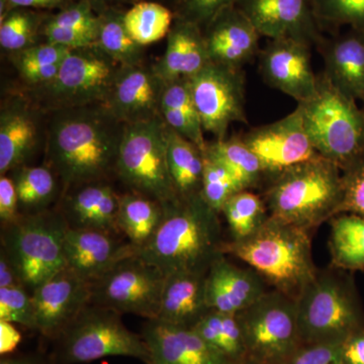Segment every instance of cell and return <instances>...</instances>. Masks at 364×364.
Returning <instances> with one entry per match:
<instances>
[{
    "label": "cell",
    "instance_id": "6da1fadb",
    "mask_svg": "<svg viewBox=\"0 0 364 364\" xmlns=\"http://www.w3.org/2000/svg\"><path fill=\"white\" fill-rule=\"evenodd\" d=\"M46 164L64 191L105 181L116 171L124 124L104 105L52 112Z\"/></svg>",
    "mask_w": 364,
    "mask_h": 364
},
{
    "label": "cell",
    "instance_id": "7a4b0ae2",
    "mask_svg": "<svg viewBox=\"0 0 364 364\" xmlns=\"http://www.w3.org/2000/svg\"><path fill=\"white\" fill-rule=\"evenodd\" d=\"M219 213L198 195L178 198L163 205L156 232L136 255L165 274L176 272H208L223 254Z\"/></svg>",
    "mask_w": 364,
    "mask_h": 364
},
{
    "label": "cell",
    "instance_id": "3957f363",
    "mask_svg": "<svg viewBox=\"0 0 364 364\" xmlns=\"http://www.w3.org/2000/svg\"><path fill=\"white\" fill-rule=\"evenodd\" d=\"M223 253L244 261L277 291L294 299L318 274L308 231L270 215L247 238L224 243Z\"/></svg>",
    "mask_w": 364,
    "mask_h": 364
},
{
    "label": "cell",
    "instance_id": "277c9868",
    "mask_svg": "<svg viewBox=\"0 0 364 364\" xmlns=\"http://www.w3.org/2000/svg\"><path fill=\"white\" fill-rule=\"evenodd\" d=\"M265 191L268 215L306 231L341 214L342 170L322 156L272 177Z\"/></svg>",
    "mask_w": 364,
    "mask_h": 364
},
{
    "label": "cell",
    "instance_id": "5b68a950",
    "mask_svg": "<svg viewBox=\"0 0 364 364\" xmlns=\"http://www.w3.org/2000/svg\"><path fill=\"white\" fill-rule=\"evenodd\" d=\"M318 154L344 169L364 153V112L325 74L312 97L298 104Z\"/></svg>",
    "mask_w": 364,
    "mask_h": 364
},
{
    "label": "cell",
    "instance_id": "8992f818",
    "mask_svg": "<svg viewBox=\"0 0 364 364\" xmlns=\"http://www.w3.org/2000/svg\"><path fill=\"white\" fill-rule=\"evenodd\" d=\"M68 225L61 210L21 214L1 227V245L18 268L31 294L67 267L65 235Z\"/></svg>",
    "mask_w": 364,
    "mask_h": 364
},
{
    "label": "cell",
    "instance_id": "52a82bcc",
    "mask_svg": "<svg viewBox=\"0 0 364 364\" xmlns=\"http://www.w3.org/2000/svg\"><path fill=\"white\" fill-rule=\"evenodd\" d=\"M55 364L91 363L109 356H127L148 364L151 354L142 335L129 330L121 314L90 304L54 340Z\"/></svg>",
    "mask_w": 364,
    "mask_h": 364
},
{
    "label": "cell",
    "instance_id": "ba28073f",
    "mask_svg": "<svg viewBox=\"0 0 364 364\" xmlns=\"http://www.w3.org/2000/svg\"><path fill=\"white\" fill-rule=\"evenodd\" d=\"M296 301L303 344H341L364 329V315L353 287L336 274L318 273Z\"/></svg>",
    "mask_w": 364,
    "mask_h": 364
},
{
    "label": "cell",
    "instance_id": "9c48e42d",
    "mask_svg": "<svg viewBox=\"0 0 364 364\" xmlns=\"http://www.w3.org/2000/svg\"><path fill=\"white\" fill-rule=\"evenodd\" d=\"M116 172L130 191L166 205L178 198L168 167L167 124L161 114L124 124Z\"/></svg>",
    "mask_w": 364,
    "mask_h": 364
},
{
    "label": "cell",
    "instance_id": "30bf717a",
    "mask_svg": "<svg viewBox=\"0 0 364 364\" xmlns=\"http://www.w3.org/2000/svg\"><path fill=\"white\" fill-rule=\"evenodd\" d=\"M247 358L260 364H282L303 345L296 299L267 291L237 314Z\"/></svg>",
    "mask_w": 364,
    "mask_h": 364
},
{
    "label": "cell",
    "instance_id": "8fae6325",
    "mask_svg": "<svg viewBox=\"0 0 364 364\" xmlns=\"http://www.w3.org/2000/svg\"><path fill=\"white\" fill-rule=\"evenodd\" d=\"M121 67L95 45L71 50L56 77L36 87L40 104L51 112L104 105Z\"/></svg>",
    "mask_w": 364,
    "mask_h": 364
},
{
    "label": "cell",
    "instance_id": "7c38bea8",
    "mask_svg": "<svg viewBox=\"0 0 364 364\" xmlns=\"http://www.w3.org/2000/svg\"><path fill=\"white\" fill-rule=\"evenodd\" d=\"M166 274L134 254L117 262L91 284L92 305L119 314L155 320L161 305Z\"/></svg>",
    "mask_w": 364,
    "mask_h": 364
},
{
    "label": "cell",
    "instance_id": "4fadbf2b",
    "mask_svg": "<svg viewBox=\"0 0 364 364\" xmlns=\"http://www.w3.org/2000/svg\"><path fill=\"white\" fill-rule=\"evenodd\" d=\"M203 131L226 139L230 124L247 123L245 77L240 68L212 63L189 78Z\"/></svg>",
    "mask_w": 364,
    "mask_h": 364
},
{
    "label": "cell",
    "instance_id": "5bb4252c",
    "mask_svg": "<svg viewBox=\"0 0 364 364\" xmlns=\"http://www.w3.org/2000/svg\"><path fill=\"white\" fill-rule=\"evenodd\" d=\"M241 138L259 158L267 176L320 157L306 134L299 107L279 121L253 128Z\"/></svg>",
    "mask_w": 364,
    "mask_h": 364
},
{
    "label": "cell",
    "instance_id": "9a60e30c",
    "mask_svg": "<svg viewBox=\"0 0 364 364\" xmlns=\"http://www.w3.org/2000/svg\"><path fill=\"white\" fill-rule=\"evenodd\" d=\"M36 331L55 340L90 305L91 284L69 268L32 293Z\"/></svg>",
    "mask_w": 364,
    "mask_h": 364
},
{
    "label": "cell",
    "instance_id": "2e32d148",
    "mask_svg": "<svg viewBox=\"0 0 364 364\" xmlns=\"http://www.w3.org/2000/svg\"><path fill=\"white\" fill-rule=\"evenodd\" d=\"M261 37L294 40L313 46L320 42L318 23L311 0H237Z\"/></svg>",
    "mask_w": 364,
    "mask_h": 364
},
{
    "label": "cell",
    "instance_id": "e0dca14e",
    "mask_svg": "<svg viewBox=\"0 0 364 364\" xmlns=\"http://www.w3.org/2000/svg\"><path fill=\"white\" fill-rule=\"evenodd\" d=\"M310 46L294 40H270L260 53V73L268 85L298 104L313 97L318 76L311 63Z\"/></svg>",
    "mask_w": 364,
    "mask_h": 364
},
{
    "label": "cell",
    "instance_id": "ac0fdd59",
    "mask_svg": "<svg viewBox=\"0 0 364 364\" xmlns=\"http://www.w3.org/2000/svg\"><path fill=\"white\" fill-rule=\"evenodd\" d=\"M164 85L154 67L122 66L104 105L124 124L149 121L160 116Z\"/></svg>",
    "mask_w": 364,
    "mask_h": 364
},
{
    "label": "cell",
    "instance_id": "d6986e66",
    "mask_svg": "<svg viewBox=\"0 0 364 364\" xmlns=\"http://www.w3.org/2000/svg\"><path fill=\"white\" fill-rule=\"evenodd\" d=\"M117 233L91 229H70L65 235L67 268L92 284L119 261L136 253L128 240Z\"/></svg>",
    "mask_w": 364,
    "mask_h": 364
},
{
    "label": "cell",
    "instance_id": "ffe728a7",
    "mask_svg": "<svg viewBox=\"0 0 364 364\" xmlns=\"http://www.w3.org/2000/svg\"><path fill=\"white\" fill-rule=\"evenodd\" d=\"M264 282L252 268L237 267L223 253L213 261L205 277L208 308L237 315L267 293Z\"/></svg>",
    "mask_w": 364,
    "mask_h": 364
},
{
    "label": "cell",
    "instance_id": "44dd1931",
    "mask_svg": "<svg viewBox=\"0 0 364 364\" xmlns=\"http://www.w3.org/2000/svg\"><path fill=\"white\" fill-rule=\"evenodd\" d=\"M203 32L212 63L241 69L258 52L260 33L235 6L218 14Z\"/></svg>",
    "mask_w": 364,
    "mask_h": 364
},
{
    "label": "cell",
    "instance_id": "7402d4cb",
    "mask_svg": "<svg viewBox=\"0 0 364 364\" xmlns=\"http://www.w3.org/2000/svg\"><path fill=\"white\" fill-rule=\"evenodd\" d=\"M142 336L150 350L151 363L227 364L229 361L189 328L147 320Z\"/></svg>",
    "mask_w": 364,
    "mask_h": 364
},
{
    "label": "cell",
    "instance_id": "603a6c76",
    "mask_svg": "<svg viewBox=\"0 0 364 364\" xmlns=\"http://www.w3.org/2000/svg\"><path fill=\"white\" fill-rule=\"evenodd\" d=\"M37 109L21 98L2 105L0 112V174L7 176L25 166L39 147Z\"/></svg>",
    "mask_w": 364,
    "mask_h": 364
},
{
    "label": "cell",
    "instance_id": "cb8c5ba5",
    "mask_svg": "<svg viewBox=\"0 0 364 364\" xmlns=\"http://www.w3.org/2000/svg\"><path fill=\"white\" fill-rule=\"evenodd\" d=\"M119 195L105 181L67 191L61 210L70 229L121 233L117 226Z\"/></svg>",
    "mask_w": 364,
    "mask_h": 364
},
{
    "label": "cell",
    "instance_id": "d4e9b609",
    "mask_svg": "<svg viewBox=\"0 0 364 364\" xmlns=\"http://www.w3.org/2000/svg\"><path fill=\"white\" fill-rule=\"evenodd\" d=\"M207 272H176L166 274L159 315L155 320L193 329L210 311L205 296Z\"/></svg>",
    "mask_w": 364,
    "mask_h": 364
},
{
    "label": "cell",
    "instance_id": "484cf974",
    "mask_svg": "<svg viewBox=\"0 0 364 364\" xmlns=\"http://www.w3.org/2000/svg\"><path fill=\"white\" fill-rule=\"evenodd\" d=\"M210 63L200 26L176 18L167 35L166 51L154 69L163 82L193 77Z\"/></svg>",
    "mask_w": 364,
    "mask_h": 364
},
{
    "label": "cell",
    "instance_id": "4316f807",
    "mask_svg": "<svg viewBox=\"0 0 364 364\" xmlns=\"http://www.w3.org/2000/svg\"><path fill=\"white\" fill-rule=\"evenodd\" d=\"M325 75L352 100L364 102V33L352 30L326 46Z\"/></svg>",
    "mask_w": 364,
    "mask_h": 364
},
{
    "label": "cell",
    "instance_id": "83f0119b",
    "mask_svg": "<svg viewBox=\"0 0 364 364\" xmlns=\"http://www.w3.org/2000/svg\"><path fill=\"white\" fill-rule=\"evenodd\" d=\"M167 158L174 188L181 198L202 191L205 152L167 126Z\"/></svg>",
    "mask_w": 364,
    "mask_h": 364
},
{
    "label": "cell",
    "instance_id": "f1b7e54d",
    "mask_svg": "<svg viewBox=\"0 0 364 364\" xmlns=\"http://www.w3.org/2000/svg\"><path fill=\"white\" fill-rule=\"evenodd\" d=\"M162 215L161 203L148 196L133 191L119 196L117 226L136 251L152 238Z\"/></svg>",
    "mask_w": 364,
    "mask_h": 364
},
{
    "label": "cell",
    "instance_id": "f546056e",
    "mask_svg": "<svg viewBox=\"0 0 364 364\" xmlns=\"http://www.w3.org/2000/svg\"><path fill=\"white\" fill-rule=\"evenodd\" d=\"M329 247L334 268L364 270V217L339 214L332 218Z\"/></svg>",
    "mask_w": 364,
    "mask_h": 364
},
{
    "label": "cell",
    "instance_id": "4dcf8cb0",
    "mask_svg": "<svg viewBox=\"0 0 364 364\" xmlns=\"http://www.w3.org/2000/svg\"><path fill=\"white\" fill-rule=\"evenodd\" d=\"M11 174L18 193L21 214L44 212L58 193V177L47 165H25Z\"/></svg>",
    "mask_w": 364,
    "mask_h": 364
},
{
    "label": "cell",
    "instance_id": "1f68e13d",
    "mask_svg": "<svg viewBox=\"0 0 364 364\" xmlns=\"http://www.w3.org/2000/svg\"><path fill=\"white\" fill-rule=\"evenodd\" d=\"M95 46L121 66H132L143 61V47L133 40L124 23V14L105 9L98 16Z\"/></svg>",
    "mask_w": 364,
    "mask_h": 364
},
{
    "label": "cell",
    "instance_id": "d6a6232c",
    "mask_svg": "<svg viewBox=\"0 0 364 364\" xmlns=\"http://www.w3.org/2000/svg\"><path fill=\"white\" fill-rule=\"evenodd\" d=\"M205 153L229 169L244 189L256 188L267 176L259 158L242 140L241 136L208 143Z\"/></svg>",
    "mask_w": 364,
    "mask_h": 364
},
{
    "label": "cell",
    "instance_id": "836d02e7",
    "mask_svg": "<svg viewBox=\"0 0 364 364\" xmlns=\"http://www.w3.org/2000/svg\"><path fill=\"white\" fill-rule=\"evenodd\" d=\"M193 329L228 360H239L247 358L237 315L210 310Z\"/></svg>",
    "mask_w": 364,
    "mask_h": 364
},
{
    "label": "cell",
    "instance_id": "e575fe53",
    "mask_svg": "<svg viewBox=\"0 0 364 364\" xmlns=\"http://www.w3.org/2000/svg\"><path fill=\"white\" fill-rule=\"evenodd\" d=\"M70 51L63 46L46 42L14 54V64L28 85L40 87L56 77L62 62Z\"/></svg>",
    "mask_w": 364,
    "mask_h": 364
},
{
    "label": "cell",
    "instance_id": "d590c367",
    "mask_svg": "<svg viewBox=\"0 0 364 364\" xmlns=\"http://www.w3.org/2000/svg\"><path fill=\"white\" fill-rule=\"evenodd\" d=\"M173 18L172 11L162 4L143 1L124 14V23L133 40L145 47L167 37Z\"/></svg>",
    "mask_w": 364,
    "mask_h": 364
},
{
    "label": "cell",
    "instance_id": "8d00e7d4",
    "mask_svg": "<svg viewBox=\"0 0 364 364\" xmlns=\"http://www.w3.org/2000/svg\"><path fill=\"white\" fill-rule=\"evenodd\" d=\"M232 241H240L252 235L268 218L264 200L249 189L235 193L222 210Z\"/></svg>",
    "mask_w": 364,
    "mask_h": 364
},
{
    "label": "cell",
    "instance_id": "74e56055",
    "mask_svg": "<svg viewBox=\"0 0 364 364\" xmlns=\"http://www.w3.org/2000/svg\"><path fill=\"white\" fill-rule=\"evenodd\" d=\"M39 14L28 9H14L0 21V46L2 49L16 54L37 45L40 32Z\"/></svg>",
    "mask_w": 364,
    "mask_h": 364
},
{
    "label": "cell",
    "instance_id": "f35d334b",
    "mask_svg": "<svg viewBox=\"0 0 364 364\" xmlns=\"http://www.w3.org/2000/svg\"><path fill=\"white\" fill-rule=\"evenodd\" d=\"M241 191H244L243 186L234 174L205 153L200 195L208 205L220 214L228 200Z\"/></svg>",
    "mask_w": 364,
    "mask_h": 364
},
{
    "label": "cell",
    "instance_id": "ab89813d",
    "mask_svg": "<svg viewBox=\"0 0 364 364\" xmlns=\"http://www.w3.org/2000/svg\"><path fill=\"white\" fill-rule=\"evenodd\" d=\"M318 25L348 26L364 33V0H311Z\"/></svg>",
    "mask_w": 364,
    "mask_h": 364
},
{
    "label": "cell",
    "instance_id": "60d3db41",
    "mask_svg": "<svg viewBox=\"0 0 364 364\" xmlns=\"http://www.w3.org/2000/svg\"><path fill=\"white\" fill-rule=\"evenodd\" d=\"M0 321L36 331L32 294L26 287H0Z\"/></svg>",
    "mask_w": 364,
    "mask_h": 364
},
{
    "label": "cell",
    "instance_id": "b9f144b4",
    "mask_svg": "<svg viewBox=\"0 0 364 364\" xmlns=\"http://www.w3.org/2000/svg\"><path fill=\"white\" fill-rule=\"evenodd\" d=\"M341 214L364 217V153L342 169Z\"/></svg>",
    "mask_w": 364,
    "mask_h": 364
},
{
    "label": "cell",
    "instance_id": "7bdbcfd3",
    "mask_svg": "<svg viewBox=\"0 0 364 364\" xmlns=\"http://www.w3.org/2000/svg\"><path fill=\"white\" fill-rule=\"evenodd\" d=\"M237 0H176V18L188 21L202 30Z\"/></svg>",
    "mask_w": 364,
    "mask_h": 364
},
{
    "label": "cell",
    "instance_id": "ee69618b",
    "mask_svg": "<svg viewBox=\"0 0 364 364\" xmlns=\"http://www.w3.org/2000/svg\"><path fill=\"white\" fill-rule=\"evenodd\" d=\"M48 23L64 28L86 31L97 36L98 16L93 11V6L88 0H80L64 7L60 13L52 16Z\"/></svg>",
    "mask_w": 364,
    "mask_h": 364
},
{
    "label": "cell",
    "instance_id": "f6af8a7d",
    "mask_svg": "<svg viewBox=\"0 0 364 364\" xmlns=\"http://www.w3.org/2000/svg\"><path fill=\"white\" fill-rule=\"evenodd\" d=\"M161 107L178 109L191 121L202 124L191 93L189 78L177 79L165 83L162 92Z\"/></svg>",
    "mask_w": 364,
    "mask_h": 364
},
{
    "label": "cell",
    "instance_id": "bcb514c9",
    "mask_svg": "<svg viewBox=\"0 0 364 364\" xmlns=\"http://www.w3.org/2000/svg\"><path fill=\"white\" fill-rule=\"evenodd\" d=\"M282 364H343L341 344H303Z\"/></svg>",
    "mask_w": 364,
    "mask_h": 364
},
{
    "label": "cell",
    "instance_id": "7dc6e473",
    "mask_svg": "<svg viewBox=\"0 0 364 364\" xmlns=\"http://www.w3.org/2000/svg\"><path fill=\"white\" fill-rule=\"evenodd\" d=\"M163 121L172 130L176 131L179 135L184 136L205 152L208 148V142L203 136V129L200 124L191 121L188 116L178 111V109L161 107L160 109Z\"/></svg>",
    "mask_w": 364,
    "mask_h": 364
},
{
    "label": "cell",
    "instance_id": "c3c4849f",
    "mask_svg": "<svg viewBox=\"0 0 364 364\" xmlns=\"http://www.w3.org/2000/svg\"><path fill=\"white\" fill-rule=\"evenodd\" d=\"M46 42L63 46L70 50L80 49L95 44L97 36L86 31L64 28L46 23L42 28Z\"/></svg>",
    "mask_w": 364,
    "mask_h": 364
},
{
    "label": "cell",
    "instance_id": "681fc988",
    "mask_svg": "<svg viewBox=\"0 0 364 364\" xmlns=\"http://www.w3.org/2000/svg\"><path fill=\"white\" fill-rule=\"evenodd\" d=\"M18 196L11 177H0V222L1 227L13 224L21 217Z\"/></svg>",
    "mask_w": 364,
    "mask_h": 364
},
{
    "label": "cell",
    "instance_id": "f907efd6",
    "mask_svg": "<svg viewBox=\"0 0 364 364\" xmlns=\"http://www.w3.org/2000/svg\"><path fill=\"white\" fill-rule=\"evenodd\" d=\"M343 364H364V329L353 333L341 343Z\"/></svg>",
    "mask_w": 364,
    "mask_h": 364
},
{
    "label": "cell",
    "instance_id": "816d5d0a",
    "mask_svg": "<svg viewBox=\"0 0 364 364\" xmlns=\"http://www.w3.org/2000/svg\"><path fill=\"white\" fill-rule=\"evenodd\" d=\"M26 287L21 273L6 251L0 248V287Z\"/></svg>",
    "mask_w": 364,
    "mask_h": 364
},
{
    "label": "cell",
    "instance_id": "f5cc1de1",
    "mask_svg": "<svg viewBox=\"0 0 364 364\" xmlns=\"http://www.w3.org/2000/svg\"><path fill=\"white\" fill-rule=\"evenodd\" d=\"M21 335L13 323L0 321V354L7 355L16 350L21 343Z\"/></svg>",
    "mask_w": 364,
    "mask_h": 364
},
{
    "label": "cell",
    "instance_id": "db71d44e",
    "mask_svg": "<svg viewBox=\"0 0 364 364\" xmlns=\"http://www.w3.org/2000/svg\"><path fill=\"white\" fill-rule=\"evenodd\" d=\"M9 9H53L68 6L70 0H6Z\"/></svg>",
    "mask_w": 364,
    "mask_h": 364
},
{
    "label": "cell",
    "instance_id": "11a10c76",
    "mask_svg": "<svg viewBox=\"0 0 364 364\" xmlns=\"http://www.w3.org/2000/svg\"><path fill=\"white\" fill-rule=\"evenodd\" d=\"M0 364H55L37 354H7L2 355Z\"/></svg>",
    "mask_w": 364,
    "mask_h": 364
},
{
    "label": "cell",
    "instance_id": "9f6ffc18",
    "mask_svg": "<svg viewBox=\"0 0 364 364\" xmlns=\"http://www.w3.org/2000/svg\"><path fill=\"white\" fill-rule=\"evenodd\" d=\"M227 364H260L248 358L239 359V360L228 361Z\"/></svg>",
    "mask_w": 364,
    "mask_h": 364
},
{
    "label": "cell",
    "instance_id": "6f0895ef",
    "mask_svg": "<svg viewBox=\"0 0 364 364\" xmlns=\"http://www.w3.org/2000/svg\"><path fill=\"white\" fill-rule=\"evenodd\" d=\"M88 1H90L92 6H95V4H102V6H105V4L119 1V0H88Z\"/></svg>",
    "mask_w": 364,
    "mask_h": 364
},
{
    "label": "cell",
    "instance_id": "680465c9",
    "mask_svg": "<svg viewBox=\"0 0 364 364\" xmlns=\"http://www.w3.org/2000/svg\"><path fill=\"white\" fill-rule=\"evenodd\" d=\"M148 364H154V363H148Z\"/></svg>",
    "mask_w": 364,
    "mask_h": 364
}]
</instances>
